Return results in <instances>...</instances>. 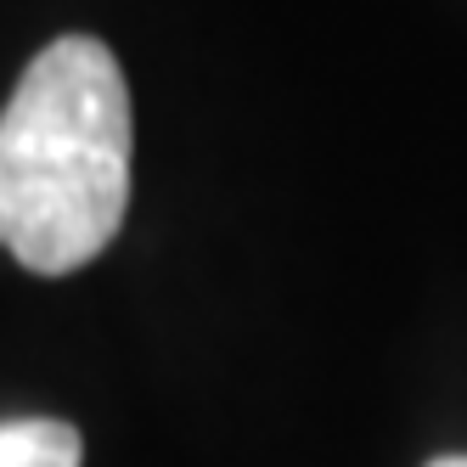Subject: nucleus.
<instances>
[{
  "label": "nucleus",
  "mask_w": 467,
  "mask_h": 467,
  "mask_svg": "<svg viewBox=\"0 0 467 467\" xmlns=\"http://www.w3.org/2000/svg\"><path fill=\"white\" fill-rule=\"evenodd\" d=\"M0 467H79V433L57 417L0 422Z\"/></svg>",
  "instance_id": "obj_2"
},
{
  "label": "nucleus",
  "mask_w": 467,
  "mask_h": 467,
  "mask_svg": "<svg viewBox=\"0 0 467 467\" xmlns=\"http://www.w3.org/2000/svg\"><path fill=\"white\" fill-rule=\"evenodd\" d=\"M428 467H467V456H433Z\"/></svg>",
  "instance_id": "obj_3"
},
{
  "label": "nucleus",
  "mask_w": 467,
  "mask_h": 467,
  "mask_svg": "<svg viewBox=\"0 0 467 467\" xmlns=\"http://www.w3.org/2000/svg\"><path fill=\"white\" fill-rule=\"evenodd\" d=\"M130 85L102 40L62 35L0 113V248L40 276L102 254L130 209Z\"/></svg>",
  "instance_id": "obj_1"
}]
</instances>
